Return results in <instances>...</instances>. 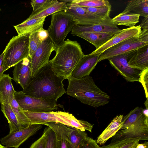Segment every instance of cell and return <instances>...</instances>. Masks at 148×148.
Instances as JSON below:
<instances>
[{"instance_id": "6da1fadb", "label": "cell", "mask_w": 148, "mask_h": 148, "mask_svg": "<svg viewBox=\"0 0 148 148\" xmlns=\"http://www.w3.org/2000/svg\"><path fill=\"white\" fill-rule=\"evenodd\" d=\"M64 79L53 71L49 63L40 70L22 91L36 98L57 100L66 92L62 83Z\"/></svg>"}, {"instance_id": "7a4b0ae2", "label": "cell", "mask_w": 148, "mask_h": 148, "mask_svg": "<svg viewBox=\"0 0 148 148\" xmlns=\"http://www.w3.org/2000/svg\"><path fill=\"white\" fill-rule=\"evenodd\" d=\"M67 79V94L83 104L97 108L109 103L110 96L96 85L90 75L80 79L70 76Z\"/></svg>"}, {"instance_id": "3957f363", "label": "cell", "mask_w": 148, "mask_h": 148, "mask_svg": "<svg viewBox=\"0 0 148 148\" xmlns=\"http://www.w3.org/2000/svg\"><path fill=\"white\" fill-rule=\"evenodd\" d=\"M54 57L49 61L53 71L57 75L67 79L84 56L80 44L69 39L57 47Z\"/></svg>"}, {"instance_id": "277c9868", "label": "cell", "mask_w": 148, "mask_h": 148, "mask_svg": "<svg viewBox=\"0 0 148 148\" xmlns=\"http://www.w3.org/2000/svg\"><path fill=\"white\" fill-rule=\"evenodd\" d=\"M29 35H17L10 40L3 52L5 71L29 56Z\"/></svg>"}, {"instance_id": "5b68a950", "label": "cell", "mask_w": 148, "mask_h": 148, "mask_svg": "<svg viewBox=\"0 0 148 148\" xmlns=\"http://www.w3.org/2000/svg\"><path fill=\"white\" fill-rule=\"evenodd\" d=\"M75 25L73 17L66 10L51 15V24L47 31L49 37L56 48L63 44Z\"/></svg>"}, {"instance_id": "8992f818", "label": "cell", "mask_w": 148, "mask_h": 148, "mask_svg": "<svg viewBox=\"0 0 148 148\" xmlns=\"http://www.w3.org/2000/svg\"><path fill=\"white\" fill-rule=\"evenodd\" d=\"M14 98L23 110L33 112H49L58 109L57 99L36 98L15 91Z\"/></svg>"}, {"instance_id": "52a82bcc", "label": "cell", "mask_w": 148, "mask_h": 148, "mask_svg": "<svg viewBox=\"0 0 148 148\" xmlns=\"http://www.w3.org/2000/svg\"><path fill=\"white\" fill-rule=\"evenodd\" d=\"M31 124L44 125L51 122H59L69 127H74L76 122V119L72 114L62 111L49 112H33L23 110Z\"/></svg>"}, {"instance_id": "ba28073f", "label": "cell", "mask_w": 148, "mask_h": 148, "mask_svg": "<svg viewBox=\"0 0 148 148\" xmlns=\"http://www.w3.org/2000/svg\"><path fill=\"white\" fill-rule=\"evenodd\" d=\"M56 48L48 37L43 40L37 50L30 58L31 77L33 78L42 68L49 63V58Z\"/></svg>"}, {"instance_id": "9c48e42d", "label": "cell", "mask_w": 148, "mask_h": 148, "mask_svg": "<svg viewBox=\"0 0 148 148\" xmlns=\"http://www.w3.org/2000/svg\"><path fill=\"white\" fill-rule=\"evenodd\" d=\"M135 50L129 51L108 59L111 66L128 82H139L142 72L131 67L128 64L129 60Z\"/></svg>"}, {"instance_id": "30bf717a", "label": "cell", "mask_w": 148, "mask_h": 148, "mask_svg": "<svg viewBox=\"0 0 148 148\" xmlns=\"http://www.w3.org/2000/svg\"><path fill=\"white\" fill-rule=\"evenodd\" d=\"M148 44L144 42L139 35L124 40L107 49L100 55L98 63L113 56L137 49Z\"/></svg>"}, {"instance_id": "8fae6325", "label": "cell", "mask_w": 148, "mask_h": 148, "mask_svg": "<svg viewBox=\"0 0 148 148\" xmlns=\"http://www.w3.org/2000/svg\"><path fill=\"white\" fill-rule=\"evenodd\" d=\"M40 124H31L28 126L15 132L9 133L1 138V143L8 147L18 148L29 137L42 128Z\"/></svg>"}, {"instance_id": "7c38bea8", "label": "cell", "mask_w": 148, "mask_h": 148, "mask_svg": "<svg viewBox=\"0 0 148 148\" xmlns=\"http://www.w3.org/2000/svg\"><path fill=\"white\" fill-rule=\"evenodd\" d=\"M66 11L73 17L75 25L90 26L98 24L104 20L97 15L78 6L66 3Z\"/></svg>"}, {"instance_id": "4fadbf2b", "label": "cell", "mask_w": 148, "mask_h": 148, "mask_svg": "<svg viewBox=\"0 0 148 148\" xmlns=\"http://www.w3.org/2000/svg\"><path fill=\"white\" fill-rule=\"evenodd\" d=\"M126 139L148 140V123L133 124L126 129L120 130L112 137L111 142Z\"/></svg>"}, {"instance_id": "5bb4252c", "label": "cell", "mask_w": 148, "mask_h": 148, "mask_svg": "<svg viewBox=\"0 0 148 148\" xmlns=\"http://www.w3.org/2000/svg\"><path fill=\"white\" fill-rule=\"evenodd\" d=\"M112 21L110 16L101 22L90 26L75 25L71 30L73 36L84 32H96L116 34L121 31Z\"/></svg>"}, {"instance_id": "9a60e30c", "label": "cell", "mask_w": 148, "mask_h": 148, "mask_svg": "<svg viewBox=\"0 0 148 148\" xmlns=\"http://www.w3.org/2000/svg\"><path fill=\"white\" fill-rule=\"evenodd\" d=\"M141 30L140 25L123 29L119 32L114 34L105 44L99 48L96 49L90 54L92 55L101 54L109 48L124 40L138 36Z\"/></svg>"}, {"instance_id": "2e32d148", "label": "cell", "mask_w": 148, "mask_h": 148, "mask_svg": "<svg viewBox=\"0 0 148 148\" xmlns=\"http://www.w3.org/2000/svg\"><path fill=\"white\" fill-rule=\"evenodd\" d=\"M29 56L16 64L13 71V79L24 90L32 79Z\"/></svg>"}, {"instance_id": "e0dca14e", "label": "cell", "mask_w": 148, "mask_h": 148, "mask_svg": "<svg viewBox=\"0 0 148 148\" xmlns=\"http://www.w3.org/2000/svg\"><path fill=\"white\" fill-rule=\"evenodd\" d=\"M100 54L84 55L73 71L71 76L80 79L89 75L98 63Z\"/></svg>"}, {"instance_id": "ac0fdd59", "label": "cell", "mask_w": 148, "mask_h": 148, "mask_svg": "<svg viewBox=\"0 0 148 148\" xmlns=\"http://www.w3.org/2000/svg\"><path fill=\"white\" fill-rule=\"evenodd\" d=\"M8 74H3L0 77V103L11 105L14 99L15 91Z\"/></svg>"}, {"instance_id": "d6986e66", "label": "cell", "mask_w": 148, "mask_h": 148, "mask_svg": "<svg viewBox=\"0 0 148 148\" xmlns=\"http://www.w3.org/2000/svg\"><path fill=\"white\" fill-rule=\"evenodd\" d=\"M46 17L36 18H27L21 23L14 27L18 35H29L43 29V25Z\"/></svg>"}, {"instance_id": "ffe728a7", "label": "cell", "mask_w": 148, "mask_h": 148, "mask_svg": "<svg viewBox=\"0 0 148 148\" xmlns=\"http://www.w3.org/2000/svg\"><path fill=\"white\" fill-rule=\"evenodd\" d=\"M148 44L136 49L128 64L134 69L142 71L148 68Z\"/></svg>"}, {"instance_id": "44dd1931", "label": "cell", "mask_w": 148, "mask_h": 148, "mask_svg": "<svg viewBox=\"0 0 148 148\" xmlns=\"http://www.w3.org/2000/svg\"><path fill=\"white\" fill-rule=\"evenodd\" d=\"M51 128L55 133L58 148H67L71 127L59 122H51L44 124Z\"/></svg>"}, {"instance_id": "7402d4cb", "label": "cell", "mask_w": 148, "mask_h": 148, "mask_svg": "<svg viewBox=\"0 0 148 148\" xmlns=\"http://www.w3.org/2000/svg\"><path fill=\"white\" fill-rule=\"evenodd\" d=\"M123 116L120 114L117 116L112 121L102 132L97 137L96 141L97 144L102 145L107 140L114 136L121 130L123 124Z\"/></svg>"}, {"instance_id": "603a6c76", "label": "cell", "mask_w": 148, "mask_h": 148, "mask_svg": "<svg viewBox=\"0 0 148 148\" xmlns=\"http://www.w3.org/2000/svg\"><path fill=\"white\" fill-rule=\"evenodd\" d=\"M114 34L109 33L84 32L77 34V36L93 45L97 49L109 40Z\"/></svg>"}, {"instance_id": "cb8c5ba5", "label": "cell", "mask_w": 148, "mask_h": 148, "mask_svg": "<svg viewBox=\"0 0 148 148\" xmlns=\"http://www.w3.org/2000/svg\"><path fill=\"white\" fill-rule=\"evenodd\" d=\"M67 8L66 3L64 1H59L54 0L53 2L43 9L35 12H32L28 18L33 19L46 17L56 12L66 10Z\"/></svg>"}, {"instance_id": "d4e9b609", "label": "cell", "mask_w": 148, "mask_h": 148, "mask_svg": "<svg viewBox=\"0 0 148 148\" xmlns=\"http://www.w3.org/2000/svg\"><path fill=\"white\" fill-rule=\"evenodd\" d=\"M122 13H131L148 17V0H133L129 1Z\"/></svg>"}, {"instance_id": "484cf974", "label": "cell", "mask_w": 148, "mask_h": 148, "mask_svg": "<svg viewBox=\"0 0 148 148\" xmlns=\"http://www.w3.org/2000/svg\"><path fill=\"white\" fill-rule=\"evenodd\" d=\"M1 109L8 121L9 133L15 132L24 128L19 122L11 105L6 104H1Z\"/></svg>"}, {"instance_id": "4316f807", "label": "cell", "mask_w": 148, "mask_h": 148, "mask_svg": "<svg viewBox=\"0 0 148 148\" xmlns=\"http://www.w3.org/2000/svg\"><path fill=\"white\" fill-rule=\"evenodd\" d=\"M140 16L131 13H122L112 19V21L117 25H122L132 27L139 22Z\"/></svg>"}, {"instance_id": "83f0119b", "label": "cell", "mask_w": 148, "mask_h": 148, "mask_svg": "<svg viewBox=\"0 0 148 148\" xmlns=\"http://www.w3.org/2000/svg\"><path fill=\"white\" fill-rule=\"evenodd\" d=\"M71 127L67 148H79L81 143L88 136L87 134L85 131H81L74 127Z\"/></svg>"}, {"instance_id": "f1b7e54d", "label": "cell", "mask_w": 148, "mask_h": 148, "mask_svg": "<svg viewBox=\"0 0 148 148\" xmlns=\"http://www.w3.org/2000/svg\"><path fill=\"white\" fill-rule=\"evenodd\" d=\"M71 5L81 7L95 8L111 5L109 1L106 0H73L69 3Z\"/></svg>"}, {"instance_id": "f546056e", "label": "cell", "mask_w": 148, "mask_h": 148, "mask_svg": "<svg viewBox=\"0 0 148 148\" xmlns=\"http://www.w3.org/2000/svg\"><path fill=\"white\" fill-rule=\"evenodd\" d=\"M11 106L19 122L23 128L31 124L29 120L25 114L23 110L14 98L13 100Z\"/></svg>"}, {"instance_id": "4dcf8cb0", "label": "cell", "mask_w": 148, "mask_h": 148, "mask_svg": "<svg viewBox=\"0 0 148 148\" xmlns=\"http://www.w3.org/2000/svg\"><path fill=\"white\" fill-rule=\"evenodd\" d=\"M140 140L133 139H126L111 142L109 145L100 147V148H135Z\"/></svg>"}, {"instance_id": "1f68e13d", "label": "cell", "mask_w": 148, "mask_h": 148, "mask_svg": "<svg viewBox=\"0 0 148 148\" xmlns=\"http://www.w3.org/2000/svg\"><path fill=\"white\" fill-rule=\"evenodd\" d=\"M89 12L100 16L103 20L110 16L111 5L106 6L95 8L81 7Z\"/></svg>"}, {"instance_id": "d6a6232c", "label": "cell", "mask_w": 148, "mask_h": 148, "mask_svg": "<svg viewBox=\"0 0 148 148\" xmlns=\"http://www.w3.org/2000/svg\"><path fill=\"white\" fill-rule=\"evenodd\" d=\"M29 56L31 58L37 49L42 42L39 31L34 32L29 35Z\"/></svg>"}, {"instance_id": "836d02e7", "label": "cell", "mask_w": 148, "mask_h": 148, "mask_svg": "<svg viewBox=\"0 0 148 148\" xmlns=\"http://www.w3.org/2000/svg\"><path fill=\"white\" fill-rule=\"evenodd\" d=\"M46 131L47 139L45 148H58L56 136L55 133L50 127L45 128Z\"/></svg>"}, {"instance_id": "e575fe53", "label": "cell", "mask_w": 148, "mask_h": 148, "mask_svg": "<svg viewBox=\"0 0 148 148\" xmlns=\"http://www.w3.org/2000/svg\"><path fill=\"white\" fill-rule=\"evenodd\" d=\"M53 0H32L30 2L33 8V12L39 11L54 1Z\"/></svg>"}, {"instance_id": "d590c367", "label": "cell", "mask_w": 148, "mask_h": 148, "mask_svg": "<svg viewBox=\"0 0 148 148\" xmlns=\"http://www.w3.org/2000/svg\"><path fill=\"white\" fill-rule=\"evenodd\" d=\"M139 82L142 84L145 90L146 97H148V68L142 71Z\"/></svg>"}, {"instance_id": "8d00e7d4", "label": "cell", "mask_w": 148, "mask_h": 148, "mask_svg": "<svg viewBox=\"0 0 148 148\" xmlns=\"http://www.w3.org/2000/svg\"><path fill=\"white\" fill-rule=\"evenodd\" d=\"M47 139V133L45 129L41 136L33 143L29 148H45Z\"/></svg>"}, {"instance_id": "74e56055", "label": "cell", "mask_w": 148, "mask_h": 148, "mask_svg": "<svg viewBox=\"0 0 148 148\" xmlns=\"http://www.w3.org/2000/svg\"><path fill=\"white\" fill-rule=\"evenodd\" d=\"M96 140L87 136L80 145L79 148H100Z\"/></svg>"}, {"instance_id": "f35d334b", "label": "cell", "mask_w": 148, "mask_h": 148, "mask_svg": "<svg viewBox=\"0 0 148 148\" xmlns=\"http://www.w3.org/2000/svg\"><path fill=\"white\" fill-rule=\"evenodd\" d=\"M140 25L141 29L148 30V17H145L142 19Z\"/></svg>"}, {"instance_id": "ab89813d", "label": "cell", "mask_w": 148, "mask_h": 148, "mask_svg": "<svg viewBox=\"0 0 148 148\" xmlns=\"http://www.w3.org/2000/svg\"><path fill=\"white\" fill-rule=\"evenodd\" d=\"M39 35L42 41L48 37L47 30H45L44 29L39 31Z\"/></svg>"}, {"instance_id": "60d3db41", "label": "cell", "mask_w": 148, "mask_h": 148, "mask_svg": "<svg viewBox=\"0 0 148 148\" xmlns=\"http://www.w3.org/2000/svg\"><path fill=\"white\" fill-rule=\"evenodd\" d=\"M3 53L0 54V77L5 72L3 64Z\"/></svg>"}, {"instance_id": "b9f144b4", "label": "cell", "mask_w": 148, "mask_h": 148, "mask_svg": "<svg viewBox=\"0 0 148 148\" xmlns=\"http://www.w3.org/2000/svg\"><path fill=\"white\" fill-rule=\"evenodd\" d=\"M135 148H148V142L145 141L143 144L138 143Z\"/></svg>"}, {"instance_id": "7bdbcfd3", "label": "cell", "mask_w": 148, "mask_h": 148, "mask_svg": "<svg viewBox=\"0 0 148 148\" xmlns=\"http://www.w3.org/2000/svg\"><path fill=\"white\" fill-rule=\"evenodd\" d=\"M7 147L6 146H2L1 148H7Z\"/></svg>"}, {"instance_id": "ee69618b", "label": "cell", "mask_w": 148, "mask_h": 148, "mask_svg": "<svg viewBox=\"0 0 148 148\" xmlns=\"http://www.w3.org/2000/svg\"><path fill=\"white\" fill-rule=\"evenodd\" d=\"M2 146V145H1L0 143V148H1Z\"/></svg>"}, {"instance_id": "f6af8a7d", "label": "cell", "mask_w": 148, "mask_h": 148, "mask_svg": "<svg viewBox=\"0 0 148 148\" xmlns=\"http://www.w3.org/2000/svg\"><path fill=\"white\" fill-rule=\"evenodd\" d=\"M1 8H0V12H1Z\"/></svg>"}]
</instances>
